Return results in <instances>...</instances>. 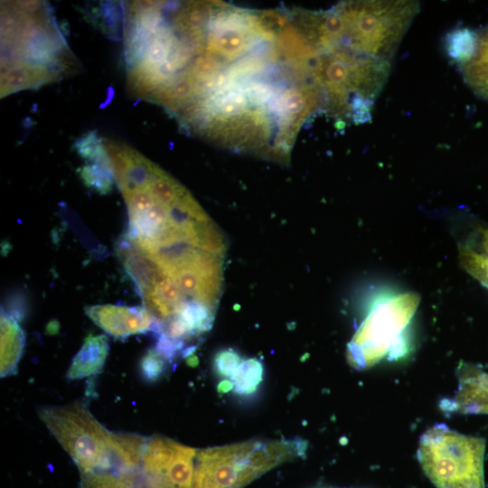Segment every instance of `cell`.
<instances>
[{
    "label": "cell",
    "instance_id": "cell-2",
    "mask_svg": "<svg viewBox=\"0 0 488 488\" xmlns=\"http://www.w3.org/2000/svg\"><path fill=\"white\" fill-rule=\"evenodd\" d=\"M419 304V296L407 292L378 300L347 344L349 364L370 369L383 358H399L407 352L406 332Z\"/></svg>",
    "mask_w": 488,
    "mask_h": 488
},
{
    "label": "cell",
    "instance_id": "cell-3",
    "mask_svg": "<svg viewBox=\"0 0 488 488\" xmlns=\"http://www.w3.org/2000/svg\"><path fill=\"white\" fill-rule=\"evenodd\" d=\"M38 414L80 474L119 472L112 447L113 432L103 427L84 403L43 407Z\"/></svg>",
    "mask_w": 488,
    "mask_h": 488
},
{
    "label": "cell",
    "instance_id": "cell-6",
    "mask_svg": "<svg viewBox=\"0 0 488 488\" xmlns=\"http://www.w3.org/2000/svg\"><path fill=\"white\" fill-rule=\"evenodd\" d=\"M106 335H89L76 353L66 373L69 380H80L98 374L104 367L108 353Z\"/></svg>",
    "mask_w": 488,
    "mask_h": 488
},
{
    "label": "cell",
    "instance_id": "cell-9",
    "mask_svg": "<svg viewBox=\"0 0 488 488\" xmlns=\"http://www.w3.org/2000/svg\"><path fill=\"white\" fill-rule=\"evenodd\" d=\"M465 81L480 97L488 99V27L479 33L474 57L461 65Z\"/></svg>",
    "mask_w": 488,
    "mask_h": 488
},
{
    "label": "cell",
    "instance_id": "cell-11",
    "mask_svg": "<svg viewBox=\"0 0 488 488\" xmlns=\"http://www.w3.org/2000/svg\"><path fill=\"white\" fill-rule=\"evenodd\" d=\"M264 365L258 358L242 360L230 377L233 391L239 396L254 394L263 380Z\"/></svg>",
    "mask_w": 488,
    "mask_h": 488
},
{
    "label": "cell",
    "instance_id": "cell-17",
    "mask_svg": "<svg viewBox=\"0 0 488 488\" xmlns=\"http://www.w3.org/2000/svg\"><path fill=\"white\" fill-rule=\"evenodd\" d=\"M233 389V384L231 380H222L218 385V390L221 393H226Z\"/></svg>",
    "mask_w": 488,
    "mask_h": 488
},
{
    "label": "cell",
    "instance_id": "cell-14",
    "mask_svg": "<svg viewBox=\"0 0 488 488\" xmlns=\"http://www.w3.org/2000/svg\"><path fill=\"white\" fill-rule=\"evenodd\" d=\"M165 360L155 351L149 349L141 358L140 374L146 382H155L164 374L166 369Z\"/></svg>",
    "mask_w": 488,
    "mask_h": 488
},
{
    "label": "cell",
    "instance_id": "cell-15",
    "mask_svg": "<svg viewBox=\"0 0 488 488\" xmlns=\"http://www.w3.org/2000/svg\"><path fill=\"white\" fill-rule=\"evenodd\" d=\"M241 361V356L236 350L222 349L214 356L213 369L218 376L231 377Z\"/></svg>",
    "mask_w": 488,
    "mask_h": 488
},
{
    "label": "cell",
    "instance_id": "cell-18",
    "mask_svg": "<svg viewBox=\"0 0 488 488\" xmlns=\"http://www.w3.org/2000/svg\"><path fill=\"white\" fill-rule=\"evenodd\" d=\"M59 330V324L54 321L51 322L47 326V331L49 333H55Z\"/></svg>",
    "mask_w": 488,
    "mask_h": 488
},
{
    "label": "cell",
    "instance_id": "cell-8",
    "mask_svg": "<svg viewBox=\"0 0 488 488\" xmlns=\"http://www.w3.org/2000/svg\"><path fill=\"white\" fill-rule=\"evenodd\" d=\"M25 336L14 317L1 310V377L15 374Z\"/></svg>",
    "mask_w": 488,
    "mask_h": 488
},
{
    "label": "cell",
    "instance_id": "cell-5",
    "mask_svg": "<svg viewBox=\"0 0 488 488\" xmlns=\"http://www.w3.org/2000/svg\"><path fill=\"white\" fill-rule=\"evenodd\" d=\"M458 378V389L447 406L462 413L488 414V373L463 363Z\"/></svg>",
    "mask_w": 488,
    "mask_h": 488
},
{
    "label": "cell",
    "instance_id": "cell-7",
    "mask_svg": "<svg viewBox=\"0 0 488 488\" xmlns=\"http://www.w3.org/2000/svg\"><path fill=\"white\" fill-rule=\"evenodd\" d=\"M462 267L488 287V229L478 228L458 243Z\"/></svg>",
    "mask_w": 488,
    "mask_h": 488
},
{
    "label": "cell",
    "instance_id": "cell-13",
    "mask_svg": "<svg viewBox=\"0 0 488 488\" xmlns=\"http://www.w3.org/2000/svg\"><path fill=\"white\" fill-rule=\"evenodd\" d=\"M84 183L100 193H107L112 187V170L99 164L85 165L80 171Z\"/></svg>",
    "mask_w": 488,
    "mask_h": 488
},
{
    "label": "cell",
    "instance_id": "cell-16",
    "mask_svg": "<svg viewBox=\"0 0 488 488\" xmlns=\"http://www.w3.org/2000/svg\"><path fill=\"white\" fill-rule=\"evenodd\" d=\"M184 345V341L173 340L161 334L157 336L155 349L167 363H171L175 361L178 354H182Z\"/></svg>",
    "mask_w": 488,
    "mask_h": 488
},
{
    "label": "cell",
    "instance_id": "cell-10",
    "mask_svg": "<svg viewBox=\"0 0 488 488\" xmlns=\"http://www.w3.org/2000/svg\"><path fill=\"white\" fill-rule=\"evenodd\" d=\"M80 475V488H147L139 470L135 472H99Z\"/></svg>",
    "mask_w": 488,
    "mask_h": 488
},
{
    "label": "cell",
    "instance_id": "cell-12",
    "mask_svg": "<svg viewBox=\"0 0 488 488\" xmlns=\"http://www.w3.org/2000/svg\"><path fill=\"white\" fill-rule=\"evenodd\" d=\"M479 33L467 28H457L446 35L448 56L461 65L467 63L475 54Z\"/></svg>",
    "mask_w": 488,
    "mask_h": 488
},
{
    "label": "cell",
    "instance_id": "cell-1",
    "mask_svg": "<svg viewBox=\"0 0 488 488\" xmlns=\"http://www.w3.org/2000/svg\"><path fill=\"white\" fill-rule=\"evenodd\" d=\"M483 438L464 435L443 424L419 438V464L436 488H484Z\"/></svg>",
    "mask_w": 488,
    "mask_h": 488
},
{
    "label": "cell",
    "instance_id": "cell-4",
    "mask_svg": "<svg viewBox=\"0 0 488 488\" xmlns=\"http://www.w3.org/2000/svg\"><path fill=\"white\" fill-rule=\"evenodd\" d=\"M85 313L99 328L117 339L153 329L152 316L141 306L96 305L86 306Z\"/></svg>",
    "mask_w": 488,
    "mask_h": 488
}]
</instances>
